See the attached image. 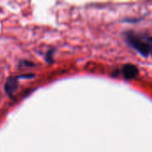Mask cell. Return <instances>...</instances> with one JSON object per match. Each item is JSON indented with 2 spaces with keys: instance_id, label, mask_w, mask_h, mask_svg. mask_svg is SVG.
<instances>
[{
  "instance_id": "obj_1",
  "label": "cell",
  "mask_w": 152,
  "mask_h": 152,
  "mask_svg": "<svg viewBox=\"0 0 152 152\" xmlns=\"http://www.w3.org/2000/svg\"><path fill=\"white\" fill-rule=\"evenodd\" d=\"M126 36L127 43L133 48H134L139 53H141L144 57L150 54V53L152 51V46L149 42L142 39L140 37H138L136 34L133 32H127Z\"/></svg>"
},
{
  "instance_id": "obj_2",
  "label": "cell",
  "mask_w": 152,
  "mask_h": 152,
  "mask_svg": "<svg viewBox=\"0 0 152 152\" xmlns=\"http://www.w3.org/2000/svg\"><path fill=\"white\" fill-rule=\"evenodd\" d=\"M19 80L20 78L18 76L10 77L6 79V82L4 84V91L10 97H12V94L19 88Z\"/></svg>"
},
{
  "instance_id": "obj_3",
  "label": "cell",
  "mask_w": 152,
  "mask_h": 152,
  "mask_svg": "<svg viewBox=\"0 0 152 152\" xmlns=\"http://www.w3.org/2000/svg\"><path fill=\"white\" fill-rule=\"evenodd\" d=\"M122 72L126 79H133L137 77L139 70L137 67L133 64H126L122 69Z\"/></svg>"
},
{
  "instance_id": "obj_4",
  "label": "cell",
  "mask_w": 152,
  "mask_h": 152,
  "mask_svg": "<svg viewBox=\"0 0 152 152\" xmlns=\"http://www.w3.org/2000/svg\"><path fill=\"white\" fill-rule=\"evenodd\" d=\"M55 53V49H50L46 52L45 55V61L48 62V63H52L53 61V54Z\"/></svg>"
},
{
  "instance_id": "obj_5",
  "label": "cell",
  "mask_w": 152,
  "mask_h": 152,
  "mask_svg": "<svg viewBox=\"0 0 152 152\" xmlns=\"http://www.w3.org/2000/svg\"><path fill=\"white\" fill-rule=\"evenodd\" d=\"M36 64L32 61H29L28 60H22L20 61L19 63V67L20 68H23V67H35Z\"/></svg>"
},
{
  "instance_id": "obj_6",
  "label": "cell",
  "mask_w": 152,
  "mask_h": 152,
  "mask_svg": "<svg viewBox=\"0 0 152 152\" xmlns=\"http://www.w3.org/2000/svg\"><path fill=\"white\" fill-rule=\"evenodd\" d=\"M148 40H149V41H151V42H152V37H150V38H148Z\"/></svg>"
},
{
  "instance_id": "obj_7",
  "label": "cell",
  "mask_w": 152,
  "mask_h": 152,
  "mask_svg": "<svg viewBox=\"0 0 152 152\" xmlns=\"http://www.w3.org/2000/svg\"><path fill=\"white\" fill-rule=\"evenodd\" d=\"M151 55H152V51H151Z\"/></svg>"
}]
</instances>
